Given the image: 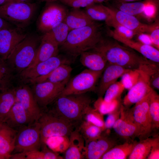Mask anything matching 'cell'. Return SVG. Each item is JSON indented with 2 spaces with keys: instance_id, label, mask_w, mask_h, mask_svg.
Masks as SVG:
<instances>
[{
  "instance_id": "obj_52",
  "label": "cell",
  "mask_w": 159,
  "mask_h": 159,
  "mask_svg": "<svg viewBox=\"0 0 159 159\" xmlns=\"http://www.w3.org/2000/svg\"><path fill=\"white\" fill-rule=\"evenodd\" d=\"M11 24L9 23L0 17V30L11 28Z\"/></svg>"
},
{
  "instance_id": "obj_25",
  "label": "cell",
  "mask_w": 159,
  "mask_h": 159,
  "mask_svg": "<svg viewBox=\"0 0 159 159\" xmlns=\"http://www.w3.org/2000/svg\"><path fill=\"white\" fill-rule=\"evenodd\" d=\"M80 56L81 64L91 70H103L108 63L101 53L92 50L84 52Z\"/></svg>"
},
{
  "instance_id": "obj_46",
  "label": "cell",
  "mask_w": 159,
  "mask_h": 159,
  "mask_svg": "<svg viewBox=\"0 0 159 159\" xmlns=\"http://www.w3.org/2000/svg\"><path fill=\"white\" fill-rule=\"evenodd\" d=\"M156 12L155 4L152 1H149L142 14L147 19H152L155 16Z\"/></svg>"
},
{
  "instance_id": "obj_51",
  "label": "cell",
  "mask_w": 159,
  "mask_h": 159,
  "mask_svg": "<svg viewBox=\"0 0 159 159\" xmlns=\"http://www.w3.org/2000/svg\"><path fill=\"white\" fill-rule=\"evenodd\" d=\"M10 158L13 159H26L25 153H16L11 155Z\"/></svg>"
},
{
  "instance_id": "obj_29",
  "label": "cell",
  "mask_w": 159,
  "mask_h": 159,
  "mask_svg": "<svg viewBox=\"0 0 159 159\" xmlns=\"http://www.w3.org/2000/svg\"><path fill=\"white\" fill-rule=\"evenodd\" d=\"M158 137L142 139L137 143L128 156L129 159H145L148 157L153 146L159 143Z\"/></svg>"
},
{
  "instance_id": "obj_3",
  "label": "cell",
  "mask_w": 159,
  "mask_h": 159,
  "mask_svg": "<svg viewBox=\"0 0 159 159\" xmlns=\"http://www.w3.org/2000/svg\"><path fill=\"white\" fill-rule=\"evenodd\" d=\"M91 102L90 97L85 93L59 95L50 109L65 119L80 124Z\"/></svg>"
},
{
  "instance_id": "obj_7",
  "label": "cell",
  "mask_w": 159,
  "mask_h": 159,
  "mask_svg": "<svg viewBox=\"0 0 159 159\" xmlns=\"http://www.w3.org/2000/svg\"><path fill=\"white\" fill-rule=\"evenodd\" d=\"M103 70H84L69 81L60 95L85 94L94 90Z\"/></svg>"
},
{
  "instance_id": "obj_2",
  "label": "cell",
  "mask_w": 159,
  "mask_h": 159,
  "mask_svg": "<svg viewBox=\"0 0 159 159\" xmlns=\"http://www.w3.org/2000/svg\"><path fill=\"white\" fill-rule=\"evenodd\" d=\"M103 38L100 25L92 24L70 30L61 50L73 57L92 49Z\"/></svg>"
},
{
  "instance_id": "obj_44",
  "label": "cell",
  "mask_w": 159,
  "mask_h": 159,
  "mask_svg": "<svg viewBox=\"0 0 159 159\" xmlns=\"http://www.w3.org/2000/svg\"><path fill=\"white\" fill-rule=\"evenodd\" d=\"M149 34L153 46L158 49L159 48V27L158 24L150 25L147 33Z\"/></svg>"
},
{
  "instance_id": "obj_19",
  "label": "cell",
  "mask_w": 159,
  "mask_h": 159,
  "mask_svg": "<svg viewBox=\"0 0 159 159\" xmlns=\"http://www.w3.org/2000/svg\"><path fill=\"white\" fill-rule=\"evenodd\" d=\"M110 34L112 37L117 41L125 44L140 53L145 58L156 63H159V50L153 46L143 44L132 39L123 38L111 31Z\"/></svg>"
},
{
  "instance_id": "obj_22",
  "label": "cell",
  "mask_w": 159,
  "mask_h": 159,
  "mask_svg": "<svg viewBox=\"0 0 159 159\" xmlns=\"http://www.w3.org/2000/svg\"><path fill=\"white\" fill-rule=\"evenodd\" d=\"M110 8L114 19L119 24L135 32L137 34L141 32H148L150 25L142 23L135 16L118 9Z\"/></svg>"
},
{
  "instance_id": "obj_8",
  "label": "cell",
  "mask_w": 159,
  "mask_h": 159,
  "mask_svg": "<svg viewBox=\"0 0 159 159\" xmlns=\"http://www.w3.org/2000/svg\"><path fill=\"white\" fill-rule=\"evenodd\" d=\"M41 146L40 126L38 121L17 130L14 151L16 153H25L39 150Z\"/></svg>"
},
{
  "instance_id": "obj_1",
  "label": "cell",
  "mask_w": 159,
  "mask_h": 159,
  "mask_svg": "<svg viewBox=\"0 0 159 159\" xmlns=\"http://www.w3.org/2000/svg\"><path fill=\"white\" fill-rule=\"evenodd\" d=\"M130 49L122 46L114 39L111 40L103 38L92 50L101 53L108 63L127 69H139L150 62Z\"/></svg>"
},
{
  "instance_id": "obj_42",
  "label": "cell",
  "mask_w": 159,
  "mask_h": 159,
  "mask_svg": "<svg viewBox=\"0 0 159 159\" xmlns=\"http://www.w3.org/2000/svg\"><path fill=\"white\" fill-rule=\"evenodd\" d=\"M12 71L6 61L0 59V86L10 84Z\"/></svg>"
},
{
  "instance_id": "obj_16",
  "label": "cell",
  "mask_w": 159,
  "mask_h": 159,
  "mask_svg": "<svg viewBox=\"0 0 159 159\" xmlns=\"http://www.w3.org/2000/svg\"><path fill=\"white\" fill-rule=\"evenodd\" d=\"M18 28L0 30V59L6 61L15 47L26 36Z\"/></svg>"
},
{
  "instance_id": "obj_6",
  "label": "cell",
  "mask_w": 159,
  "mask_h": 159,
  "mask_svg": "<svg viewBox=\"0 0 159 159\" xmlns=\"http://www.w3.org/2000/svg\"><path fill=\"white\" fill-rule=\"evenodd\" d=\"M36 9L34 4L26 2H7L0 6V17L21 29L31 22Z\"/></svg>"
},
{
  "instance_id": "obj_41",
  "label": "cell",
  "mask_w": 159,
  "mask_h": 159,
  "mask_svg": "<svg viewBox=\"0 0 159 159\" xmlns=\"http://www.w3.org/2000/svg\"><path fill=\"white\" fill-rule=\"evenodd\" d=\"M107 24L114 28L113 31L119 35L128 39H132L137 33L117 22L113 16L112 19Z\"/></svg>"
},
{
  "instance_id": "obj_13",
  "label": "cell",
  "mask_w": 159,
  "mask_h": 159,
  "mask_svg": "<svg viewBox=\"0 0 159 159\" xmlns=\"http://www.w3.org/2000/svg\"><path fill=\"white\" fill-rule=\"evenodd\" d=\"M140 69V73L138 80L128 90L123 99V104L126 107H129L140 101L152 89L149 83L150 73L145 68Z\"/></svg>"
},
{
  "instance_id": "obj_24",
  "label": "cell",
  "mask_w": 159,
  "mask_h": 159,
  "mask_svg": "<svg viewBox=\"0 0 159 159\" xmlns=\"http://www.w3.org/2000/svg\"><path fill=\"white\" fill-rule=\"evenodd\" d=\"M131 69L108 63L101 75L98 93L99 97H102L107 88L117 81V80L125 72Z\"/></svg>"
},
{
  "instance_id": "obj_32",
  "label": "cell",
  "mask_w": 159,
  "mask_h": 159,
  "mask_svg": "<svg viewBox=\"0 0 159 159\" xmlns=\"http://www.w3.org/2000/svg\"><path fill=\"white\" fill-rule=\"evenodd\" d=\"M78 128L85 141L96 138L103 131L100 127L84 120L82 121Z\"/></svg>"
},
{
  "instance_id": "obj_18",
  "label": "cell",
  "mask_w": 159,
  "mask_h": 159,
  "mask_svg": "<svg viewBox=\"0 0 159 159\" xmlns=\"http://www.w3.org/2000/svg\"><path fill=\"white\" fill-rule=\"evenodd\" d=\"M85 159H100L113 147L115 142L102 134L96 138L85 141Z\"/></svg>"
},
{
  "instance_id": "obj_56",
  "label": "cell",
  "mask_w": 159,
  "mask_h": 159,
  "mask_svg": "<svg viewBox=\"0 0 159 159\" xmlns=\"http://www.w3.org/2000/svg\"><path fill=\"white\" fill-rule=\"evenodd\" d=\"M7 2V0H0V6L2 5Z\"/></svg>"
},
{
  "instance_id": "obj_4",
  "label": "cell",
  "mask_w": 159,
  "mask_h": 159,
  "mask_svg": "<svg viewBox=\"0 0 159 159\" xmlns=\"http://www.w3.org/2000/svg\"><path fill=\"white\" fill-rule=\"evenodd\" d=\"M38 122L40 126L41 146L46 145V141L50 137L62 136L69 137L71 132L79 125L46 108L41 109Z\"/></svg>"
},
{
  "instance_id": "obj_17",
  "label": "cell",
  "mask_w": 159,
  "mask_h": 159,
  "mask_svg": "<svg viewBox=\"0 0 159 159\" xmlns=\"http://www.w3.org/2000/svg\"><path fill=\"white\" fill-rule=\"evenodd\" d=\"M59 47L50 31L44 33L41 38L35 58L29 67L58 55Z\"/></svg>"
},
{
  "instance_id": "obj_23",
  "label": "cell",
  "mask_w": 159,
  "mask_h": 159,
  "mask_svg": "<svg viewBox=\"0 0 159 159\" xmlns=\"http://www.w3.org/2000/svg\"><path fill=\"white\" fill-rule=\"evenodd\" d=\"M78 127L71 132L69 136V145L63 153L64 159H85V140L79 131Z\"/></svg>"
},
{
  "instance_id": "obj_55",
  "label": "cell",
  "mask_w": 159,
  "mask_h": 159,
  "mask_svg": "<svg viewBox=\"0 0 159 159\" xmlns=\"http://www.w3.org/2000/svg\"><path fill=\"white\" fill-rule=\"evenodd\" d=\"M109 0H95V2L102 3L107 1Z\"/></svg>"
},
{
  "instance_id": "obj_47",
  "label": "cell",
  "mask_w": 159,
  "mask_h": 159,
  "mask_svg": "<svg viewBox=\"0 0 159 159\" xmlns=\"http://www.w3.org/2000/svg\"><path fill=\"white\" fill-rule=\"evenodd\" d=\"M149 85L152 89L159 90V69L150 75Z\"/></svg>"
},
{
  "instance_id": "obj_20",
  "label": "cell",
  "mask_w": 159,
  "mask_h": 159,
  "mask_svg": "<svg viewBox=\"0 0 159 159\" xmlns=\"http://www.w3.org/2000/svg\"><path fill=\"white\" fill-rule=\"evenodd\" d=\"M34 122L21 105L17 101L11 108L2 123L17 130Z\"/></svg>"
},
{
  "instance_id": "obj_5",
  "label": "cell",
  "mask_w": 159,
  "mask_h": 159,
  "mask_svg": "<svg viewBox=\"0 0 159 159\" xmlns=\"http://www.w3.org/2000/svg\"><path fill=\"white\" fill-rule=\"evenodd\" d=\"M39 39L33 35H28L12 51L6 60L12 71L20 73L33 62L38 47Z\"/></svg>"
},
{
  "instance_id": "obj_38",
  "label": "cell",
  "mask_w": 159,
  "mask_h": 159,
  "mask_svg": "<svg viewBox=\"0 0 159 159\" xmlns=\"http://www.w3.org/2000/svg\"><path fill=\"white\" fill-rule=\"evenodd\" d=\"M83 120L100 127L103 130L105 129L103 115L91 106L89 107L87 110Z\"/></svg>"
},
{
  "instance_id": "obj_28",
  "label": "cell",
  "mask_w": 159,
  "mask_h": 159,
  "mask_svg": "<svg viewBox=\"0 0 159 159\" xmlns=\"http://www.w3.org/2000/svg\"><path fill=\"white\" fill-rule=\"evenodd\" d=\"M72 70L69 64H62L48 75L37 79L32 83L34 84L44 81L53 83L68 82Z\"/></svg>"
},
{
  "instance_id": "obj_39",
  "label": "cell",
  "mask_w": 159,
  "mask_h": 159,
  "mask_svg": "<svg viewBox=\"0 0 159 159\" xmlns=\"http://www.w3.org/2000/svg\"><path fill=\"white\" fill-rule=\"evenodd\" d=\"M125 89L120 81L116 82L110 85L107 89L104 94V100L106 102H110L113 100L120 97Z\"/></svg>"
},
{
  "instance_id": "obj_31",
  "label": "cell",
  "mask_w": 159,
  "mask_h": 159,
  "mask_svg": "<svg viewBox=\"0 0 159 159\" xmlns=\"http://www.w3.org/2000/svg\"><path fill=\"white\" fill-rule=\"evenodd\" d=\"M85 11L93 20L104 21L106 24L112 17L110 8L102 5L94 4L86 7Z\"/></svg>"
},
{
  "instance_id": "obj_48",
  "label": "cell",
  "mask_w": 159,
  "mask_h": 159,
  "mask_svg": "<svg viewBox=\"0 0 159 159\" xmlns=\"http://www.w3.org/2000/svg\"><path fill=\"white\" fill-rule=\"evenodd\" d=\"M26 159H44V150H34L25 153Z\"/></svg>"
},
{
  "instance_id": "obj_57",
  "label": "cell",
  "mask_w": 159,
  "mask_h": 159,
  "mask_svg": "<svg viewBox=\"0 0 159 159\" xmlns=\"http://www.w3.org/2000/svg\"><path fill=\"white\" fill-rule=\"evenodd\" d=\"M49 1H51V2H53V1H56L57 0H48Z\"/></svg>"
},
{
  "instance_id": "obj_40",
  "label": "cell",
  "mask_w": 159,
  "mask_h": 159,
  "mask_svg": "<svg viewBox=\"0 0 159 159\" xmlns=\"http://www.w3.org/2000/svg\"><path fill=\"white\" fill-rule=\"evenodd\" d=\"M140 73V69H131L122 75L120 81L125 89L129 90L137 83Z\"/></svg>"
},
{
  "instance_id": "obj_11",
  "label": "cell",
  "mask_w": 159,
  "mask_h": 159,
  "mask_svg": "<svg viewBox=\"0 0 159 159\" xmlns=\"http://www.w3.org/2000/svg\"><path fill=\"white\" fill-rule=\"evenodd\" d=\"M68 12L63 6L50 3L45 7L39 15L37 23L38 29L44 33L50 31L55 25L64 21Z\"/></svg>"
},
{
  "instance_id": "obj_14",
  "label": "cell",
  "mask_w": 159,
  "mask_h": 159,
  "mask_svg": "<svg viewBox=\"0 0 159 159\" xmlns=\"http://www.w3.org/2000/svg\"><path fill=\"white\" fill-rule=\"evenodd\" d=\"M17 101L19 102L32 121H38L41 109L36 101L32 90L26 85H21L14 88Z\"/></svg>"
},
{
  "instance_id": "obj_15",
  "label": "cell",
  "mask_w": 159,
  "mask_h": 159,
  "mask_svg": "<svg viewBox=\"0 0 159 159\" xmlns=\"http://www.w3.org/2000/svg\"><path fill=\"white\" fill-rule=\"evenodd\" d=\"M120 117L114 124L112 127L119 135L126 138H132L140 135V130L133 117L132 110H125L121 105Z\"/></svg>"
},
{
  "instance_id": "obj_49",
  "label": "cell",
  "mask_w": 159,
  "mask_h": 159,
  "mask_svg": "<svg viewBox=\"0 0 159 159\" xmlns=\"http://www.w3.org/2000/svg\"><path fill=\"white\" fill-rule=\"evenodd\" d=\"M137 34L138 42L144 44L153 46V43L149 34L141 32Z\"/></svg>"
},
{
  "instance_id": "obj_12",
  "label": "cell",
  "mask_w": 159,
  "mask_h": 159,
  "mask_svg": "<svg viewBox=\"0 0 159 159\" xmlns=\"http://www.w3.org/2000/svg\"><path fill=\"white\" fill-rule=\"evenodd\" d=\"M149 92L135 104L132 110L134 120L140 130L139 137L142 139L148 138L154 127L149 110Z\"/></svg>"
},
{
  "instance_id": "obj_43",
  "label": "cell",
  "mask_w": 159,
  "mask_h": 159,
  "mask_svg": "<svg viewBox=\"0 0 159 159\" xmlns=\"http://www.w3.org/2000/svg\"><path fill=\"white\" fill-rule=\"evenodd\" d=\"M64 4L74 9L86 7L95 2V0H60Z\"/></svg>"
},
{
  "instance_id": "obj_37",
  "label": "cell",
  "mask_w": 159,
  "mask_h": 159,
  "mask_svg": "<svg viewBox=\"0 0 159 159\" xmlns=\"http://www.w3.org/2000/svg\"><path fill=\"white\" fill-rule=\"evenodd\" d=\"M70 31L69 26L64 21L55 25L50 31L59 46L64 43Z\"/></svg>"
},
{
  "instance_id": "obj_26",
  "label": "cell",
  "mask_w": 159,
  "mask_h": 159,
  "mask_svg": "<svg viewBox=\"0 0 159 159\" xmlns=\"http://www.w3.org/2000/svg\"><path fill=\"white\" fill-rule=\"evenodd\" d=\"M10 84L0 86V123H2L9 111L17 101L14 89Z\"/></svg>"
},
{
  "instance_id": "obj_27",
  "label": "cell",
  "mask_w": 159,
  "mask_h": 159,
  "mask_svg": "<svg viewBox=\"0 0 159 159\" xmlns=\"http://www.w3.org/2000/svg\"><path fill=\"white\" fill-rule=\"evenodd\" d=\"M70 30L92 24L96 22L92 19L85 11L74 9L68 12L64 21Z\"/></svg>"
},
{
  "instance_id": "obj_33",
  "label": "cell",
  "mask_w": 159,
  "mask_h": 159,
  "mask_svg": "<svg viewBox=\"0 0 159 159\" xmlns=\"http://www.w3.org/2000/svg\"><path fill=\"white\" fill-rule=\"evenodd\" d=\"M149 110L154 127H159V96L152 89L149 93Z\"/></svg>"
},
{
  "instance_id": "obj_36",
  "label": "cell",
  "mask_w": 159,
  "mask_h": 159,
  "mask_svg": "<svg viewBox=\"0 0 159 159\" xmlns=\"http://www.w3.org/2000/svg\"><path fill=\"white\" fill-rule=\"evenodd\" d=\"M120 98L107 102L99 97L95 103L94 108L103 115L110 114L121 107Z\"/></svg>"
},
{
  "instance_id": "obj_10",
  "label": "cell",
  "mask_w": 159,
  "mask_h": 159,
  "mask_svg": "<svg viewBox=\"0 0 159 159\" xmlns=\"http://www.w3.org/2000/svg\"><path fill=\"white\" fill-rule=\"evenodd\" d=\"M67 82L44 81L34 84L32 91L41 109L52 104L60 95Z\"/></svg>"
},
{
  "instance_id": "obj_9",
  "label": "cell",
  "mask_w": 159,
  "mask_h": 159,
  "mask_svg": "<svg viewBox=\"0 0 159 159\" xmlns=\"http://www.w3.org/2000/svg\"><path fill=\"white\" fill-rule=\"evenodd\" d=\"M70 62L67 58L57 55L26 68L19 73L20 77L24 81L32 83L37 79L48 75L59 65Z\"/></svg>"
},
{
  "instance_id": "obj_35",
  "label": "cell",
  "mask_w": 159,
  "mask_h": 159,
  "mask_svg": "<svg viewBox=\"0 0 159 159\" xmlns=\"http://www.w3.org/2000/svg\"><path fill=\"white\" fill-rule=\"evenodd\" d=\"M149 1L121 2L117 7L118 9L135 16L142 14Z\"/></svg>"
},
{
  "instance_id": "obj_45",
  "label": "cell",
  "mask_w": 159,
  "mask_h": 159,
  "mask_svg": "<svg viewBox=\"0 0 159 159\" xmlns=\"http://www.w3.org/2000/svg\"><path fill=\"white\" fill-rule=\"evenodd\" d=\"M121 106L113 112L109 114L108 115L105 122V129H109L112 127L115 121L119 118Z\"/></svg>"
},
{
  "instance_id": "obj_53",
  "label": "cell",
  "mask_w": 159,
  "mask_h": 159,
  "mask_svg": "<svg viewBox=\"0 0 159 159\" xmlns=\"http://www.w3.org/2000/svg\"><path fill=\"white\" fill-rule=\"evenodd\" d=\"M28 0H7V2H26Z\"/></svg>"
},
{
  "instance_id": "obj_30",
  "label": "cell",
  "mask_w": 159,
  "mask_h": 159,
  "mask_svg": "<svg viewBox=\"0 0 159 159\" xmlns=\"http://www.w3.org/2000/svg\"><path fill=\"white\" fill-rule=\"evenodd\" d=\"M137 143L131 141L113 147L105 153L101 159H126L132 152Z\"/></svg>"
},
{
  "instance_id": "obj_54",
  "label": "cell",
  "mask_w": 159,
  "mask_h": 159,
  "mask_svg": "<svg viewBox=\"0 0 159 159\" xmlns=\"http://www.w3.org/2000/svg\"><path fill=\"white\" fill-rule=\"evenodd\" d=\"M121 2H133L136 1H140L145 0H120Z\"/></svg>"
},
{
  "instance_id": "obj_50",
  "label": "cell",
  "mask_w": 159,
  "mask_h": 159,
  "mask_svg": "<svg viewBox=\"0 0 159 159\" xmlns=\"http://www.w3.org/2000/svg\"><path fill=\"white\" fill-rule=\"evenodd\" d=\"M147 158L149 159H159V142L153 146Z\"/></svg>"
},
{
  "instance_id": "obj_34",
  "label": "cell",
  "mask_w": 159,
  "mask_h": 159,
  "mask_svg": "<svg viewBox=\"0 0 159 159\" xmlns=\"http://www.w3.org/2000/svg\"><path fill=\"white\" fill-rule=\"evenodd\" d=\"M69 144V137L66 136L51 137L47 139L45 143L49 148L59 154L65 152Z\"/></svg>"
},
{
  "instance_id": "obj_21",
  "label": "cell",
  "mask_w": 159,
  "mask_h": 159,
  "mask_svg": "<svg viewBox=\"0 0 159 159\" xmlns=\"http://www.w3.org/2000/svg\"><path fill=\"white\" fill-rule=\"evenodd\" d=\"M17 130L0 123V159H9L15 148Z\"/></svg>"
}]
</instances>
